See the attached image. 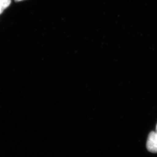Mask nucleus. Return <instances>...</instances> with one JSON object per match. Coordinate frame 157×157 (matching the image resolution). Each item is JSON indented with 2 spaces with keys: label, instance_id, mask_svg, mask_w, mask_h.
Returning a JSON list of instances; mask_svg holds the SVG:
<instances>
[{
  "label": "nucleus",
  "instance_id": "1",
  "mask_svg": "<svg viewBox=\"0 0 157 157\" xmlns=\"http://www.w3.org/2000/svg\"><path fill=\"white\" fill-rule=\"evenodd\" d=\"M147 149L153 153H157V134L156 132H150L147 142Z\"/></svg>",
  "mask_w": 157,
  "mask_h": 157
},
{
  "label": "nucleus",
  "instance_id": "4",
  "mask_svg": "<svg viewBox=\"0 0 157 157\" xmlns=\"http://www.w3.org/2000/svg\"><path fill=\"white\" fill-rule=\"evenodd\" d=\"M156 133H157V126H156Z\"/></svg>",
  "mask_w": 157,
  "mask_h": 157
},
{
  "label": "nucleus",
  "instance_id": "2",
  "mask_svg": "<svg viewBox=\"0 0 157 157\" xmlns=\"http://www.w3.org/2000/svg\"><path fill=\"white\" fill-rule=\"evenodd\" d=\"M11 0H0V14L10 5Z\"/></svg>",
  "mask_w": 157,
  "mask_h": 157
},
{
  "label": "nucleus",
  "instance_id": "3",
  "mask_svg": "<svg viewBox=\"0 0 157 157\" xmlns=\"http://www.w3.org/2000/svg\"><path fill=\"white\" fill-rule=\"evenodd\" d=\"M14 1H15V2H18L22 1L23 0H14Z\"/></svg>",
  "mask_w": 157,
  "mask_h": 157
}]
</instances>
